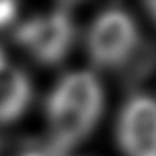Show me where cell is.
I'll list each match as a JSON object with an SVG mask.
<instances>
[{
    "label": "cell",
    "instance_id": "3957f363",
    "mask_svg": "<svg viewBox=\"0 0 156 156\" xmlns=\"http://www.w3.org/2000/svg\"><path fill=\"white\" fill-rule=\"evenodd\" d=\"M17 42L27 54L45 66L66 59L74 42V24L67 12L54 10L39 14L17 27Z\"/></svg>",
    "mask_w": 156,
    "mask_h": 156
},
{
    "label": "cell",
    "instance_id": "5b68a950",
    "mask_svg": "<svg viewBox=\"0 0 156 156\" xmlns=\"http://www.w3.org/2000/svg\"><path fill=\"white\" fill-rule=\"evenodd\" d=\"M32 99L29 76L0 51V124H10L24 116Z\"/></svg>",
    "mask_w": 156,
    "mask_h": 156
},
{
    "label": "cell",
    "instance_id": "52a82bcc",
    "mask_svg": "<svg viewBox=\"0 0 156 156\" xmlns=\"http://www.w3.org/2000/svg\"><path fill=\"white\" fill-rule=\"evenodd\" d=\"M144 9H146V14L151 17V20L156 24V0H151V2H146L144 4Z\"/></svg>",
    "mask_w": 156,
    "mask_h": 156
},
{
    "label": "cell",
    "instance_id": "277c9868",
    "mask_svg": "<svg viewBox=\"0 0 156 156\" xmlns=\"http://www.w3.org/2000/svg\"><path fill=\"white\" fill-rule=\"evenodd\" d=\"M116 138L124 156H156V98L131 96L119 112Z\"/></svg>",
    "mask_w": 156,
    "mask_h": 156
},
{
    "label": "cell",
    "instance_id": "8992f818",
    "mask_svg": "<svg viewBox=\"0 0 156 156\" xmlns=\"http://www.w3.org/2000/svg\"><path fill=\"white\" fill-rule=\"evenodd\" d=\"M19 5L14 2H0V29L10 25L17 17Z\"/></svg>",
    "mask_w": 156,
    "mask_h": 156
},
{
    "label": "cell",
    "instance_id": "7a4b0ae2",
    "mask_svg": "<svg viewBox=\"0 0 156 156\" xmlns=\"http://www.w3.org/2000/svg\"><path fill=\"white\" fill-rule=\"evenodd\" d=\"M141 35L134 17L124 9L108 7L96 15L86 35L91 62L99 69H122L139 51Z\"/></svg>",
    "mask_w": 156,
    "mask_h": 156
},
{
    "label": "cell",
    "instance_id": "6da1fadb",
    "mask_svg": "<svg viewBox=\"0 0 156 156\" xmlns=\"http://www.w3.org/2000/svg\"><path fill=\"white\" fill-rule=\"evenodd\" d=\"M102 106L104 92L92 72L76 71L61 77L45 106L52 148L64 153L84 141L94 131Z\"/></svg>",
    "mask_w": 156,
    "mask_h": 156
}]
</instances>
